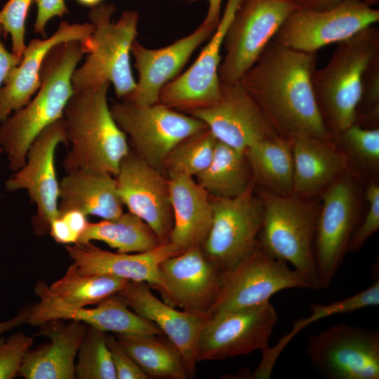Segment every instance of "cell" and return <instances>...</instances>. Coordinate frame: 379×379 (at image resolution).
Masks as SVG:
<instances>
[{"label": "cell", "instance_id": "cell-1", "mask_svg": "<svg viewBox=\"0 0 379 379\" xmlns=\"http://www.w3.org/2000/svg\"><path fill=\"white\" fill-rule=\"evenodd\" d=\"M317 52L270 41L239 82L279 135L303 133L332 140L312 84Z\"/></svg>", "mask_w": 379, "mask_h": 379}, {"label": "cell", "instance_id": "cell-2", "mask_svg": "<svg viewBox=\"0 0 379 379\" xmlns=\"http://www.w3.org/2000/svg\"><path fill=\"white\" fill-rule=\"evenodd\" d=\"M80 41L55 46L47 55L41 70V84L34 97L0 125V147L13 173L25 163L28 149L46 128L60 119L74 90L72 77L83 55Z\"/></svg>", "mask_w": 379, "mask_h": 379}, {"label": "cell", "instance_id": "cell-3", "mask_svg": "<svg viewBox=\"0 0 379 379\" xmlns=\"http://www.w3.org/2000/svg\"><path fill=\"white\" fill-rule=\"evenodd\" d=\"M109 86L105 82L74 91L65 106L62 119L70 145L62 162L66 173L82 170L115 177L131 149L107 103Z\"/></svg>", "mask_w": 379, "mask_h": 379}, {"label": "cell", "instance_id": "cell-4", "mask_svg": "<svg viewBox=\"0 0 379 379\" xmlns=\"http://www.w3.org/2000/svg\"><path fill=\"white\" fill-rule=\"evenodd\" d=\"M378 58L379 29L373 25L336 44L328 62L316 69L313 88L332 137L354 124L364 75Z\"/></svg>", "mask_w": 379, "mask_h": 379}, {"label": "cell", "instance_id": "cell-5", "mask_svg": "<svg viewBox=\"0 0 379 379\" xmlns=\"http://www.w3.org/2000/svg\"><path fill=\"white\" fill-rule=\"evenodd\" d=\"M259 246L293 265L312 290H319L314 241L319 208L307 199L265 191Z\"/></svg>", "mask_w": 379, "mask_h": 379}, {"label": "cell", "instance_id": "cell-6", "mask_svg": "<svg viewBox=\"0 0 379 379\" xmlns=\"http://www.w3.org/2000/svg\"><path fill=\"white\" fill-rule=\"evenodd\" d=\"M114 4L102 3L88 13L95 29L91 35L93 48L83 65L72 77L74 91L112 83L116 96L123 99L135 88L130 62L131 49L138 34L139 13L123 12L117 22L112 20Z\"/></svg>", "mask_w": 379, "mask_h": 379}, {"label": "cell", "instance_id": "cell-7", "mask_svg": "<svg viewBox=\"0 0 379 379\" xmlns=\"http://www.w3.org/2000/svg\"><path fill=\"white\" fill-rule=\"evenodd\" d=\"M298 8L294 0H240L223 40L220 82L239 81Z\"/></svg>", "mask_w": 379, "mask_h": 379}, {"label": "cell", "instance_id": "cell-8", "mask_svg": "<svg viewBox=\"0 0 379 379\" xmlns=\"http://www.w3.org/2000/svg\"><path fill=\"white\" fill-rule=\"evenodd\" d=\"M110 110L133 151L158 169L178 144L206 128L197 118L160 102L146 105L121 99Z\"/></svg>", "mask_w": 379, "mask_h": 379}, {"label": "cell", "instance_id": "cell-9", "mask_svg": "<svg viewBox=\"0 0 379 379\" xmlns=\"http://www.w3.org/2000/svg\"><path fill=\"white\" fill-rule=\"evenodd\" d=\"M310 288L305 280L287 263L267 254L259 244L248 256L222 272L218 295L208 317L247 309L270 301L288 288Z\"/></svg>", "mask_w": 379, "mask_h": 379}, {"label": "cell", "instance_id": "cell-10", "mask_svg": "<svg viewBox=\"0 0 379 379\" xmlns=\"http://www.w3.org/2000/svg\"><path fill=\"white\" fill-rule=\"evenodd\" d=\"M306 354L328 379H378L379 332L339 324L310 336Z\"/></svg>", "mask_w": 379, "mask_h": 379}, {"label": "cell", "instance_id": "cell-11", "mask_svg": "<svg viewBox=\"0 0 379 379\" xmlns=\"http://www.w3.org/2000/svg\"><path fill=\"white\" fill-rule=\"evenodd\" d=\"M213 221L201 247L222 272L242 260L258 245L263 206L253 193V183L230 199L211 197Z\"/></svg>", "mask_w": 379, "mask_h": 379}, {"label": "cell", "instance_id": "cell-12", "mask_svg": "<svg viewBox=\"0 0 379 379\" xmlns=\"http://www.w3.org/2000/svg\"><path fill=\"white\" fill-rule=\"evenodd\" d=\"M379 10L357 0H343L326 10L298 8L286 19L273 39L288 48L317 52L376 25Z\"/></svg>", "mask_w": 379, "mask_h": 379}, {"label": "cell", "instance_id": "cell-13", "mask_svg": "<svg viewBox=\"0 0 379 379\" xmlns=\"http://www.w3.org/2000/svg\"><path fill=\"white\" fill-rule=\"evenodd\" d=\"M62 118L36 136L28 149L25 164L5 182L8 192L27 190L31 202L36 205L32 225L37 236L49 232L51 221L59 213V182L55 157L58 145H67Z\"/></svg>", "mask_w": 379, "mask_h": 379}, {"label": "cell", "instance_id": "cell-14", "mask_svg": "<svg viewBox=\"0 0 379 379\" xmlns=\"http://www.w3.org/2000/svg\"><path fill=\"white\" fill-rule=\"evenodd\" d=\"M357 188L348 175H340L324 191L314 237L320 289L329 286L347 253L357 222Z\"/></svg>", "mask_w": 379, "mask_h": 379}, {"label": "cell", "instance_id": "cell-15", "mask_svg": "<svg viewBox=\"0 0 379 379\" xmlns=\"http://www.w3.org/2000/svg\"><path fill=\"white\" fill-rule=\"evenodd\" d=\"M277 318L270 301L208 317L198 343L197 362L222 360L265 350Z\"/></svg>", "mask_w": 379, "mask_h": 379}, {"label": "cell", "instance_id": "cell-16", "mask_svg": "<svg viewBox=\"0 0 379 379\" xmlns=\"http://www.w3.org/2000/svg\"><path fill=\"white\" fill-rule=\"evenodd\" d=\"M185 113L201 120L218 141L244 152L262 140L281 135L239 81L220 82L215 103Z\"/></svg>", "mask_w": 379, "mask_h": 379}, {"label": "cell", "instance_id": "cell-17", "mask_svg": "<svg viewBox=\"0 0 379 379\" xmlns=\"http://www.w3.org/2000/svg\"><path fill=\"white\" fill-rule=\"evenodd\" d=\"M115 179L128 211L145 222L161 244L168 243L173 227L169 180L131 149L122 160Z\"/></svg>", "mask_w": 379, "mask_h": 379}, {"label": "cell", "instance_id": "cell-18", "mask_svg": "<svg viewBox=\"0 0 379 379\" xmlns=\"http://www.w3.org/2000/svg\"><path fill=\"white\" fill-rule=\"evenodd\" d=\"M161 284L157 290L165 302L182 310L206 314L219 291L222 272L201 248L169 257L160 265Z\"/></svg>", "mask_w": 379, "mask_h": 379}, {"label": "cell", "instance_id": "cell-19", "mask_svg": "<svg viewBox=\"0 0 379 379\" xmlns=\"http://www.w3.org/2000/svg\"><path fill=\"white\" fill-rule=\"evenodd\" d=\"M239 1L227 0L220 20L207 44L185 72L161 89L159 102L187 112L211 105L218 100L221 49L227 29Z\"/></svg>", "mask_w": 379, "mask_h": 379}, {"label": "cell", "instance_id": "cell-20", "mask_svg": "<svg viewBox=\"0 0 379 379\" xmlns=\"http://www.w3.org/2000/svg\"><path fill=\"white\" fill-rule=\"evenodd\" d=\"M94 29L91 22L70 24L62 21L50 37L32 39L26 46L20 63L11 70L0 89V121L32 98L41 84L44 60L55 46L67 41H80L89 53L93 48L91 35Z\"/></svg>", "mask_w": 379, "mask_h": 379}, {"label": "cell", "instance_id": "cell-21", "mask_svg": "<svg viewBox=\"0 0 379 379\" xmlns=\"http://www.w3.org/2000/svg\"><path fill=\"white\" fill-rule=\"evenodd\" d=\"M216 27L203 22L191 34L161 48H147L135 39L131 46L138 79L126 99L141 105L159 102L161 89L178 77L197 48Z\"/></svg>", "mask_w": 379, "mask_h": 379}, {"label": "cell", "instance_id": "cell-22", "mask_svg": "<svg viewBox=\"0 0 379 379\" xmlns=\"http://www.w3.org/2000/svg\"><path fill=\"white\" fill-rule=\"evenodd\" d=\"M118 294L134 312L160 329L179 351L189 377L193 376L198 343L208 316L178 310L160 300L145 282L129 281Z\"/></svg>", "mask_w": 379, "mask_h": 379}, {"label": "cell", "instance_id": "cell-23", "mask_svg": "<svg viewBox=\"0 0 379 379\" xmlns=\"http://www.w3.org/2000/svg\"><path fill=\"white\" fill-rule=\"evenodd\" d=\"M34 293L39 301L30 307L25 322L32 326L59 319L81 321L105 333L164 335L154 324L134 312L119 294L102 300L93 308H74L54 302L36 287Z\"/></svg>", "mask_w": 379, "mask_h": 379}, {"label": "cell", "instance_id": "cell-24", "mask_svg": "<svg viewBox=\"0 0 379 379\" xmlns=\"http://www.w3.org/2000/svg\"><path fill=\"white\" fill-rule=\"evenodd\" d=\"M78 271L88 275H108L136 282H145L157 290L161 284V263L182 251L168 242L140 253H112L91 242L65 245Z\"/></svg>", "mask_w": 379, "mask_h": 379}, {"label": "cell", "instance_id": "cell-25", "mask_svg": "<svg viewBox=\"0 0 379 379\" xmlns=\"http://www.w3.org/2000/svg\"><path fill=\"white\" fill-rule=\"evenodd\" d=\"M52 319L41 325L39 334L48 341L26 352L19 374L26 379H74L79 347L88 326L81 321Z\"/></svg>", "mask_w": 379, "mask_h": 379}, {"label": "cell", "instance_id": "cell-26", "mask_svg": "<svg viewBox=\"0 0 379 379\" xmlns=\"http://www.w3.org/2000/svg\"><path fill=\"white\" fill-rule=\"evenodd\" d=\"M288 139L293 158V195L305 199L314 197L346 171L347 157L332 140L303 133Z\"/></svg>", "mask_w": 379, "mask_h": 379}, {"label": "cell", "instance_id": "cell-27", "mask_svg": "<svg viewBox=\"0 0 379 379\" xmlns=\"http://www.w3.org/2000/svg\"><path fill=\"white\" fill-rule=\"evenodd\" d=\"M168 180L173 212L169 242L182 251L201 248L212 225V199L192 176L178 175Z\"/></svg>", "mask_w": 379, "mask_h": 379}, {"label": "cell", "instance_id": "cell-28", "mask_svg": "<svg viewBox=\"0 0 379 379\" xmlns=\"http://www.w3.org/2000/svg\"><path fill=\"white\" fill-rule=\"evenodd\" d=\"M59 213L77 210L102 220L124 213L115 177L107 173L77 170L67 173L59 182Z\"/></svg>", "mask_w": 379, "mask_h": 379}, {"label": "cell", "instance_id": "cell-29", "mask_svg": "<svg viewBox=\"0 0 379 379\" xmlns=\"http://www.w3.org/2000/svg\"><path fill=\"white\" fill-rule=\"evenodd\" d=\"M129 281L108 275L80 273L72 263L62 277L48 285L39 281L36 287L54 302L69 307H86L118 294Z\"/></svg>", "mask_w": 379, "mask_h": 379}, {"label": "cell", "instance_id": "cell-30", "mask_svg": "<svg viewBox=\"0 0 379 379\" xmlns=\"http://www.w3.org/2000/svg\"><path fill=\"white\" fill-rule=\"evenodd\" d=\"M255 179L267 191L293 194V158L291 141L281 135L262 140L246 152Z\"/></svg>", "mask_w": 379, "mask_h": 379}, {"label": "cell", "instance_id": "cell-31", "mask_svg": "<svg viewBox=\"0 0 379 379\" xmlns=\"http://www.w3.org/2000/svg\"><path fill=\"white\" fill-rule=\"evenodd\" d=\"M117 340L149 378L186 379L183 359L164 335L114 334Z\"/></svg>", "mask_w": 379, "mask_h": 379}, {"label": "cell", "instance_id": "cell-32", "mask_svg": "<svg viewBox=\"0 0 379 379\" xmlns=\"http://www.w3.org/2000/svg\"><path fill=\"white\" fill-rule=\"evenodd\" d=\"M92 241L104 242L117 252L126 253L147 251L161 244L152 228L129 211L115 219L89 222L78 243Z\"/></svg>", "mask_w": 379, "mask_h": 379}, {"label": "cell", "instance_id": "cell-33", "mask_svg": "<svg viewBox=\"0 0 379 379\" xmlns=\"http://www.w3.org/2000/svg\"><path fill=\"white\" fill-rule=\"evenodd\" d=\"M379 305V281H375L367 288L343 300L326 305L313 303L310 305L311 314L293 324L291 331L284 336L272 347H267L262 351L261 360L251 375V378H270L275 363L280 354L292 338L307 325L334 314L350 313L368 307Z\"/></svg>", "mask_w": 379, "mask_h": 379}, {"label": "cell", "instance_id": "cell-34", "mask_svg": "<svg viewBox=\"0 0 379 379\" xmlns=\"http://www.w3.org/2000/svg\"><path fill=\"white\" fill-rule=\"evenodd\" d=\"M247 161L246 152L217 140L213 159L197 182L212 197H235L251 183Z\"/></svg>", "mask_w": 379, "mask_h": 379}, {"label": "cell", "instance_id": "cell-35", "mask_svg": "<svg viewBox=\"0 0 379 379\" xmlns=\"http://www.w3.org/2000/svg\"><path fill=\"white\" fill-rule=\"evenodd\" d=\"M217 140L206 128L178 144L166 158L164 166L169 178L197 176L210 164Z\"/></svg>", "mask_w": 379, "mask_h": 379}, {"label": "cell", "instance_id": "cell-36", "mask_svg": "<svg viewBox=\"0 0 379 379\" xmlns=\"http://www.w3.org/2000/svg\"><path fill=\"white\" fill-rule=\"evenodd\" d=\"M75 364V378L117 379L106 333L88 326Z\"/></svg>", "mask_w": 379, "mask_h": 379}, {"label": "cell", "instance_id": "cell-37", "mask_svg": "<svg viewBox=\"0 0 379 379\" xmlns=\"http://www.w3.org/2000/svg\"><path fill=\"white\" fill-rule=\"evenodd\" d=\"M335 137L363 164L375 166L378 164V128H367L354 124Z\"/></svg>", "mask_w": 379, "mask_h": 379}, {"label": "cell", "instance_id": "cell-38", "mask_svg": "<svg viewBox=\"0 0 379 379\" xmlns=\"http://www.w3.org/2000/svg\"><path fill=\"white\" fill-rule=\"evenodd\" d=\"M378 120L379 58L369 65L364 75L354 124L367 128H378Z\"/></svg>", "mask_w": 379, "mask_h": 379}, {"label": "cell", "instance_id": "cell-39", "mask_svg": "<svg viewBox=\"0 0 379 379\" xmlns=\"http://www.w3.org/2000/svg\"><path fill=\"white\" fill-rule=\"evenodd\" d=\"M36 0H8L0 11V27L6 35L10 34L12 53L22 58L26 47L25 36L29 9Z\"/></svg>", "mask_w": 379, "mask_h": 379}, {"label": "cell", "instance_id": "cell-40", "mask_svg": "<svg viewBox=\"0 0 379 379\" xmlns=\"http://www.w3.org/2000/svg\"><path fill=\"white\" fill-rule=\"evenodd\" d=\"M33 343V338L22 332L6 339L0 336V379H12L19 374L24 357Z\"/></svg>", "mask_w": 379, "mask_h": 379}, {"label": "cell", "instance_id": "cell-41", "mask_svg": "<svg viewBox=\"0 0 379 379\" xmlns=\"http://www.w3.org/2000/svg\"><path fill=\"white\" fill-rule=\"evenodd\" d=\"M366 197L368 203V211L359 227L352 236L347 246V253L359 251L379 229L378 185L371 183L366 189Z\"/></svg>", "mask_w": 379, "mask_h": 379}, {"label": "cell", "instance_id": "cell-42", "mask_svg": "<svg viewBox=\"0 0 379 379\" xmlns=\"http://www.w3.org/2000/svg\"><path fill=\"white\" fill-rule=\"evenodd\" d=\"M117 379H147L149 376L140 368L117 340L115 335L106 334Z\"/></svg>", "mask_w": 379, "mask_h": 379}, {"label": "cell", "instance_id": "cell-43", "mask_svg": "<svg viewBox=\"0 0 379 379\" xmlns=\"http://www.w3.org/2000/svg\"><path fill=\"white\" fill-rule=\"evenodd\" d=\"M37 6L36 20L34 24V32L45 35L47 23L54 17L62 18L68 13L65 0H36Z\"/></svg>", "mask_w": 379, "mask_h": 379}, {"label": "cell", "instance_id": "cell-44", "mask_svg": "<svg viewBox=\"0 0 379 379\" xmlns=\"http://www.w3.org/2000/svg\"><path fill=\"white\" fill-rule=\"evenodd\" d=\"M48 233L59 244L69 245L78 242V237L59 215L51 221Z\"/></svg>", "mask_w": 379, "mask_h": 379}, {"label": "cell", "instance_id": "cell-45", "mask_svg": "<svg viewBox=\"0 0 379 379\" xmlns=\"http://www.w3.org/2000/svg\"><path fill=\"white\" fill-rule=\"evenodd\" d=\"M1 33L0 27V89L11 70L20 63L22 58L6 48L1 40Z\"/></svg>", "mask_w": 379, "mask_h": 379}, {"label": "cell", "instance_id": "cell-46", "mask_svg": "<svg viewBox=\"0 0 379 379\" xmlns=\"http://www.w3.org/2000/svg\"><path fill=\"white\" fill-rule=\"evenodd\" d=\"M58 215L68 224L72 232L78 237L79 241L89 222L87 215L77 210H68L59 213Z\"/></svg>", "mask_w": 379, "mask_h": 379}, {"label": "cell", "instance_id": "cell-47", "mask_svg": "<svg viewBox=\"0 0 379 379\" xmlns=\"http://www.w3.org/2000/svg\"><path fill=\"white\" fill-rule=\"evenodd\" d=\"M30 312V307H25L20 310L18 313L13 318L0 322V336L8 331L17 328L23 324L26 320Z\"/></svg>", "mask_w": 379, "mask_h": 379}, {"label": "cell", "instance_id": "cell-48", "mask_svg": "<svg viewBox=\"0 0 379 379\" xmlns=\"http://www.w3.org/2000/svg\"><path fill=\"white\" fill-rule=\"evenodd\" d=\"M208 8L203 23L217 27L221 18L222 0H206Z\"/></svg>", "mask_w": 379, "mask_h": 379}, {"label": "cell", "instance_id": "cell-49", "mask_svg": "<svg viewBox=\"0 0 379 379\" xmlns=\"http://www.w3.org/2000/svg\"><path fill=\"white\" fill-rule=\"evenodd\" d=\"M343 0H294L300 7L312 10H326L338 5Z\"/></svg>", "mask_w": 379, "mask_h": 379}, {"label": "cell", "instance_id": "cell-50", "mask_svg": "<svg viewBox=\"0 0 379 379\" xmlns=\"http://www.w3.org/2000/svg\"><path fill=\"white\" fill-rule=\"evenodd\" d=\"M79 4L88 6V7H95L99 4L103 3L104 0H75Z\"/></svg>", "mask_w": 379, "mask_h": 379}, {"label": "cell", "instance_id": "cell-51", "mask_svg": "<svg viewBox=\"0 0 379 379\" xmlns=\"http://www.w3.org/2000/svg\"><path fill=\"white\" fill-rule=\"evenodd\" d=\"M357 1H360L370 6H373L379 4V0H357Z\"/></svg>", "mask_w": 379, "mask_h": 379}, {"label": "cell", "instance_id": "cell-52", "mask_svg": "<svg viewBox=\"0 0 379 379\" xmlns=\"http://www.w3.org/2000/svg\"><path fill=\"white\" fill-rule=\"evenodd\" d=\"M3 152V149L2 148L0 147V154H1Z\"/></svg>", "mask_w": 379, "mask_h": 379}]
</instances>
